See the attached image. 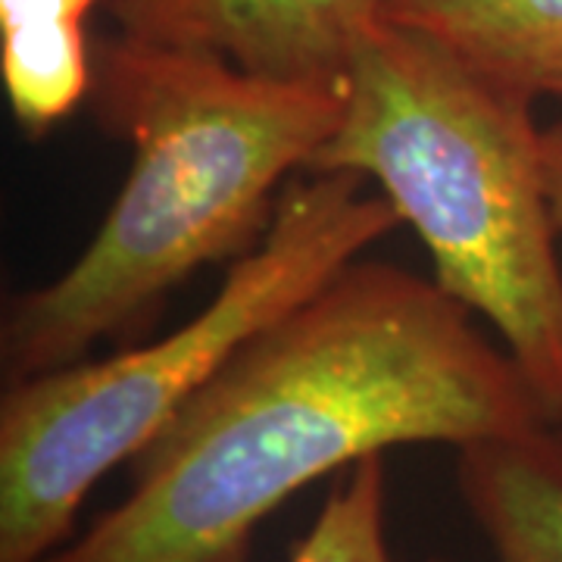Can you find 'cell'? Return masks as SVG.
<instances>
[{
    "label": "cell",
    "instance_id": "cell-11",
    "mask_svg": "<svg viewBox=\"0 0 562 562\" xmlns=\"http://www.w3.org/2000/svg\"><path fill=\"white\" fill-rule=\"evenodd\" d=\"M538 91H541V98H553V101L562 103V54L550 63V69L541 76Z\"/></svg>",
    "mask_w": 562,
    "mask_h": 562
},
{
    "label": "cell",
    "instance_id": "cell-4",
    "mask_svg": "<svg viewBox=\"0 0 562 562\" xmlns=\"http://www.w3.org/2000/svg\"><path fill=\"white\" fill-rule=\"evenodd\" d=\"M397 225L362 176L310 172L281 191L266 235L194 319L116 357L3 384L0 562H41L72 541L81 503L110 469L135 460L235 350Z\"/></svg>",
    "mask_w": 562,
    "mask_h": 562
},
{
    "label": "cell",
    "instance_id": "cell-10",
    "mask_svg": "<svg viewBox=\"0 0 562 562\" xmlns=\"http://www.w3.org/2000/svg\"><path fill=\"white\" fill-rule=\"evenodd\" d=\"M541 166L547 181V198L553 206V220L562 235V120L541 132Z\"/></svg>",
    "mask_w": 562,
    "mask_h": 562
},
{
    "label": "cell",
    "instance_id": "cell-7",
    "mask_svg": "<svg viewBox=\"0 0 562 562\" xmlns=\"http://www.w3.org/2000/svg\"><path fill=\"white\" fill-rule=\"evenodd\" d=\"M106 0H0V79L13 120L32 138L88 103L94 38L85 20Z\"/></svg>",
    "mask_w": 562,
    "mask_h": 562
},
{
    "label": "cell",
    "instance_id": "cell-9",
    "mask_svg": "<svg viewBox=\"0 0 562 562\" xmlns=\"http://www.w3.org/2000/svg\"><path fill=\"white\" fill-rule=\"evenodd\" d=\"M387 472L384 457L372 453L350 465L322 503L319 516L288 562H394L384 528Z\"/></svg>",
    "mask_w": 562,
    "mask_h": 562
},
{
    "label": "cell",
    "instance_id": "cell-1",
    "mask_svg": "<svg viewBox=\"0 0 562 562\" xmlns=\"http://www.w3.org/2000/svg\"><path fill=\"white\" fill-rule=\"evenodd\" d=\"M541 425L516 362L438 281L353 260L235 350L132 460L128 494L41 562H250L262 519L328 472Z\"/></svg>",
    "mask_w": 562,
    "mask_h": 562
},
{
    "label": "cell",
    "instance_id": "cell-12",
    "mask_svg": "<svg viewBox=\"0 0 562 562\" xmlns=\"http://www.w3.org/2000/svg\"><path fill=\"white\" fill-rule=\"evenodd\" d=\"M431 562H447V560H431Z\"/></svg>",
    "mask_w": 562,
    "mask_h": 562
},
{
    "label": "cell",
    "instance_id": "cell-8",
    "mask_svg": "<svg viewBox=\"0 0 562 562\" xmlns=\"http://www.w3.org/2000/svg\"><path fill=\"white\" fill-rule=\"evenodd\" d=\"M384 16L443 41L462 60L535 98L562 54V0H391Z\"/></svg>",
    "mask_w": 562,
    "mask_h": 562
},
{
    "label": "cell",
    "instance_id": "cell-6",
    "mask_svg": "<svg viewBox=\"0 0 562 562\" xmlns=\"http://www.w3.org/2000/svg\"><path fill=\"white\" fill-rule=\"evenodd\" d=\"M457 453L460 497L497 562H562V425Z\"/></svg>",
    "mask_w": 562,
    "mask_h": 562
},
{
    "label": "cell",
    "instance_id": "cell-3",
    "mask_svg": "<svg viewBox=\"0 0 562 562\" xmlns=\"http://www.w3.org/2000/svg\"><path fill=\"white\" fill-rule=\"evenodd\" d=\"M344 110L310 172L382 188L435 281L491 322L543 416L562 425V266L535 94L443 41L379 16L344 76Z\"/></svg>",
    "mask_w": 562,
    "mask_h": 562
},
{
    "label": "cell",
    "instance_id": "cell-5",
    "mask_svg": "<svg viewBox=\"0 0 562 562\" xmlns=\"http://www.w3.org/2000/svg\"><path fill=\"white\" fill-rule=\"evenodd\" d=\"M391 0H106L128 38L216 54L250 76L341 88Z\"/></svg>",
    "mask_w": 562,
    "mask_h": 562
},
{
    "label": "cell",
    "instance_id": "cell-2",
    "mask_svg": "<svg viewBox=\"0 0 562 562\" xmlns=\"http://www.w3.org/2000/svg\"><path fill=\"white\" fill-rule=\"evenodd\" d=\"M341 88L262 79L122 32L94 38L88 110L132 147V169L79 260L3 306V384L135 335L198 269L250 254L281 181L310 169L335 135Z\"/></svg>",
    "mask_w": 562,
    "mask_h": 562
}]
</instances>
